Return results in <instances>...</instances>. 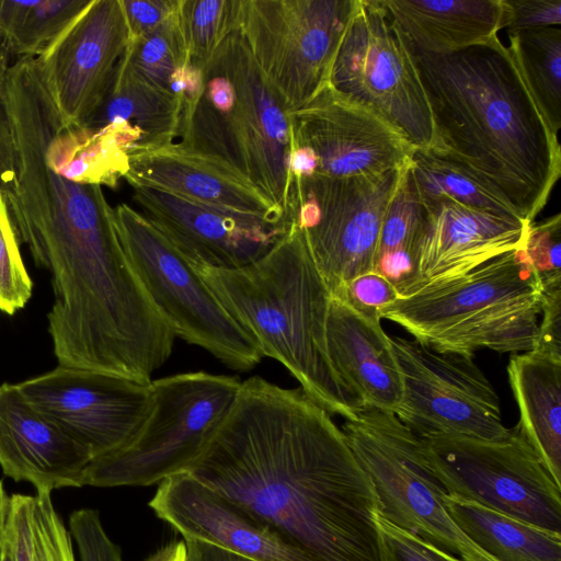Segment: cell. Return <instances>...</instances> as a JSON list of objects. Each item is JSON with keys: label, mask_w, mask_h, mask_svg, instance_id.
Wrapping results in <instances>:
<instances>
[{"label": "cell", "mask_w": 561, "mask_h": 561, "mask_svg": "<svg viewBox=\"0 0 561 561\" xmlns=\"http://www.w3.org/2000/svg\"><path fill=\"white\" fill-rule=\"evenodd\" d=\"M412 55L432 113L428 151L466 169L534 222L560 178L561 149L508 48L497 35L446 55Z\"/></svg>", "instance_id": "2"}, {"label": "cell", "mask_w": 561, "mask_h": 561, "mask_svg": "<svg viewBox=\"0 0 561 561\" xmlns=\"http://www.w3.org/2000/svg\"><path fill=\"white\" fill-rule=\"evenodd\" d=\"M71 538L54 507L50 494L32 495V561H76Z\"/></svg>", "instance_id": "35"}, {"label": "cell", "mask_w": 561, "mask_h": 561, "mask_svg": "<svg viewBox=\"0 0 561 561\" xmlns=\"http://www.w3.org/2000/svg\"><path fill=\"white\" fill-rule=\"evenodd\" d=\"M129 39L121 0H91L36 57L66 124H88L108 90Z\"/></svg>", "instance_id": "17"}, {"label": "cell", "mask_w": 561, "mask_h": 561, "mask_svg": "<svg viewBox=\"0 0 561 561\" xmlns=\"http://www.w3.org/2000/svg\"><path fill=\"white\" fill-rule=\"evenodd\" d=\"M178 138L179 148L228 171L293 218L288 112L239 30L203 68L198 96L182 106Z\"/></svg>", "instance_id": "4"}, {"label": "cell", "mask_w": 561, "mask_h": 561, "mask_svg": "<svg viewBox=\"0 0 561 561\" xmlns=\"http://www.w3.org/2000/svg\"><path fill=\"white\" fill-rule=\"evenodd\" d=\"M327 346L333 368L360 408L396 412L402 398V379L391 337L381 323L371 322L332 297Z\"/></svg>", "instance_id": "21"}, {"label": "cell", "mask_w": 561, "mask_h": 561, "mask_svg": "<svg viewBox=\"0 0 561 561\" xmlns=\"http://www.w3.org/2000/svg\"><path fill=\"white\" fill-rule=\"evenodd\" d=\"M124 179L130 186L156 187L233 211L293 219L243 181L174 142L130 152Z\"/></svg>", "instance_id": "22"}, {"label": "cell", "mask_w": 561, "mask_h": 561, "mask_svg": "<svg viewBox=\"0 0 561 561\" xmlns=\"http://www.w3.org/2000/svg\"><path fill=\"white\" fill-rule=\"evenodd\" d=\"M412 53L450 54L504 27L503 0H380Z\"/></svg>", "instance_id": "23"}, {"label": "cell", "mask_w": 561, "mask_h": 561, "mask_svg": "<svg viewBox=\"0 0 561 561\" xmlns=\"http://www.w3.org/2000/svg\"><path fill=\"white\" fill-rule=\"evenodd\" d=\"M407 167L377 176L293 180V219L332 297L374 270L383 215Z\"/></svg>", "instance_id": "12"}, {"label": "cell", "mask_w": 561, "mask_h": 561, "mask_svg": "<svg viewBox=\"0 0 561 561\" xmlns=\"http://www.w3.org/2000/svg\"><path fill=\"white\" fill-rule=\"evenodd\" d=\"M186 548L184 540L171 542L152 553L145 561H185Z\"/></svg>", "instance_id": "45"}, {"label": "cell", "mask_w": 561, "mask_h": 561, "mask_svg": "<svg viewBox=\"0 0 561 561\" xmlns=\"http://www.w3.org/2000/svg\"><path fill=\"white\" fill-rule=\"evenodd\" d=\"M410 164L385 211L373 270L386 277L400 297L417 289V249L426 217Z\"/></svg>", "instance_id": "28"}, {"label": "cell", "mask_w": 561, "mask_h": 561, "mask_svg": "<svg viewBox=\"0 0 561 561\" xmlns=\"http://www.w3.org/2000/svg\"><path fill=\"white\" fill-rule=\"evenodd\" d=\"M263 357L280 363L331 415L353 419L359 403L337 376L327 346L331 293L294 221L264 256L234 270L196 266Z\"/></svg>", "instance_id": "3"}, {"label": "cell", "mask_w": 561, "mask_h": 561, "mask_svg": "<svg viewBox=\"0 0 561 561\" xmlns=\"http://www.w3.org/2000/svg\"><path fill=\"white\" fill-rule=\"evenodd\" d=\"M20 244L4 195L0 191V311L9 316L25 307L33 290Z\"/></svg>", "instance_id": "34"}, {"label": "cell", "mask_w": 561, "mask_h": 561, "mask_svg": "<svg viewBox=\"0 0 561 561\" xmlns=\"http://www.w3.org/2000/svg\"><path fill=\"white\" fill-rule=\"evenodd\" d=\"M357 0H240L237 30L285 110L328 84Z\"/></svg>", "instance_id": "11"}, {"label": "cell", "mask_w": 561, "mask_h": 561, "mask_svg": "<svg viewBox=\"0 0 561 561\" xmlns=\"http://www.w3.org/2000/svg\"><path fill=\"white\" fill-rule=\"evenodd\" d=\"M240 0H180L179 22L190 64L203 70L220 42L237 30Z\"/></svg>", "instance_id": "32"}, {"label": "cell", "mask_w": 561, "mask_h": 561, "mask_svg": "<svg viewBox=\"0 0 561 561\" xmlns=\"http://www.w3.org/2000/svg\"><path fill=\"white\" fill-rule=\"evenodd\" d=\"M445 505L466 536L497 561H561L559 533L450 494Z\"/></svg>", "instance_id": "27"}, {"label": "cell", "mask_w": 561, "mask_h": 561, "mask_svg": "<svg viewBox=\"0 0 561 561\" xmlns=\"http://www.w3.org/2000/svg\"><path fill=\"white\" fill-rule=\"evenodd\" d=\"M91 0H0V45L7 54L39 56Z\"/></svg>", "instance_id": "30"}, {"label": "cell", "mask_w": 561, "mask_h": 561, "mask_svg": "<svg viewBox=\"0 0 561 561\" xmlns=\"http://www.w3.org/2000/svg\"><path fill=\"white\" fill-rule=\"evenodd\" d=\"M507 34L561 25V0H503Z\"/></svg>", "instance_id": "40"}, {"label": "cell", "mask_w": 561, "mask_h": 561, "mask_svg": "<svg viewBox=\"0 0 561 561\" xmlns=\"http://www.w3.org/2000/svg\"><path fill=\"white\" fill-rule=\"evenodd\" d=\"M342 431L374 485L380 516L462 561H497L449 516L448 492L430 467L420 437L393 412L363 407Z\"/></svg>", "instance_id": "7"}, {"label": "cell", "mask_w": 561, "mask_h": 561, "mask_svg": "<svg viewBox=\"0 0 561 561\" xmlns=\"http://www.w3.org/2000/svg\"><path fill=\"white\" fill-rule=\"evenodd\" d=\"M541 289L561 285V216L531 222L523 245Z\"/></svg>", "instance_id": "36"}, {"label": "cell", "mask_w": 561, "mask_h": 561, "mask_svg": "<svg viewBox=\"0 0 561 561\" xmlns=\"http://www.w3.org/2000/svg\"><path fill=\"white\" fill-rule=\"evenodd\" d=\"M410 171L424 206L448 199L499 216L520 218L470 172L435 152L414 151Z\"/></svg>", "instance_id": "31"}, {"label": "cell", "mask_w": 561, "mask_h": 561, "mask_svg": "<svg viewBox=\"0 0 561 561\" xmlns=\"http://www.w3.org/2000/svg\"><path fill=\"white\" fill-rule=\"evenodd\" d=\"M241 385L205 371L151 380L150 411L119 449L93 459L83 485L148 486L185 472L208 444Z\"/></svg>", "instance_id": "6"}, {"label": "cell", "mask_w": 561, "mask_h": 561, "mask_svg": "<svg viewBox=\"0 0 561 561\" xmlns=\"http://www.w3.org/2000/svg\"><path fill=\"white\" fill-rule=\"evenodd\" d=\"M125 56L139 76L171 93V78L178 69L190 64L179 16L150 34L129 39Z\"/></svg>", "instance_id": "33"}, {"label": "cell", "mask_w": 561, "mask_h": 561, "mask_svg": "<svg viewBox=\"0 0 561 561\" xmlns=\"http://www.w3.org/2000/svg\"><path fill=\"white\" fill-rule=\"evenodd\" d=\"M419 437L448 494L561 534V488L518 425L502 440L454 434Z\"/></svg>", "instance_id": "10"}, {"label": "cell", "mask_w": 561, "mask_h": 561, "mask_svg": "<svg viewBox=\"0 0 561 561\" xmlns=\"http://www.w3.org/2000/svg\"><path fill=\"white\" fill-rule=\"evenodd\" d=\"M130 39L175 21L180 0H121Z\"/></svg>", "instance_id": "41"}, {"label": "cell", "mask_w": 561, "mask_h": 561, "mask_svg": "<svg viewBox=\"0 0 561 561\" xmlns=\"http://www.w3.org/2000/svg\"><path fill=\"white\" fill-rule=\"evenodd\" d=\"M424 208L417 289L460 277L523 248L530 225L520 218L499 216L448 199Z\"/></svg>", "instance_id": "19"}, {"label": "cell", "mask_w": 561, "mask_h": 561, "mask_svg": "<svg viewBox=\"0 0 561 561\" xmlns=\"http://www.w3.org/2000/svg\"><path fill=\"white\" fill-rule=\"evenodd\" d=\"M380 561H462L377 516Z\"/></svg>", "instance_id": "37"}, {"label": "cell", "mask_w": 561, "mask_h": 561, "mask_svg": "<svg viewBox=\"0 0 561 561\" xmlns=\"http://www.w3.org/2000/svg\"><path fill=\"white\" fill-rule=\"evenodd\" d=\"M10 506V496H8L4 485L0 480V546L4 539L7 522Z\"/></svg>", "instance_id": "46"}, {"label": "cell", "mask_w": 561, "mask_h": 561, "mask_svg": "<svg viewBox=\"0 0 561 561\" xmlns=\"http://www.w3.org/2000/svg\"><path fill=\"white\" fill-rule=\"evenodd\" d=\"M510 54L550 130L561 128V27L510 33Z\"/></svg>", "instance_id": "29"}, {"label": "cell", "mask_w": 561, "mask_h": 561, "mask_svg": "<svg viewBox=\"0 0 561 561\" xmlns=\"http://www.w3.org/2000/svg\"><path fill=\"white\" fill-rule=\"evenodd\" d=\"M69 533L81 561H123L121 549L106 534L98 511H75L69 518Z\"/></svg>", "instance_id": "39"}, {"label": "cell", "mask_w": 561, "mask_h": 561, "mask_svg": "<svg viewBox=\"0 0 561 561\" xmlns=\"http://www.w3.org/2000/svg\"><path fill=\"white\" fill-rule=\"evenodd\" d=\"M540 318L534 350L561 359V285L541 289Z\"/></svg>", "instance_id": "42"}, {"label": "cell", "mask_w": 561, "mask_h": 561, "mask_svg": "<svg viewBox=\"0 0 561 561\" xmlns=\"http://www.w3.org/2000/svg\"><path fill=\"white\" fill-rule=\"evenodd\" d=\"M507 374L517 425L561 488V359L536 350L511 354Z\"/></svg>", "instance_id": "24"}, {"label": "cell", "mask_w": 561, "mask_h": 561, "mask_svg": "<svg viewBox=\"0 0 561 561\" xmlns=\"http://www.w3.org/2000/svg\"><path fill=\"white\" fill-rule=\"evenodd\" d=\"M399 297V293L386 277L371 271L346 283L337 299L371 322L380 323V311Z\"/></svg>", "instance_id": "38"}, {"label": "cell", "mask_w": 561, "mask_h": 561, "mask_svg": "<svg viewBox=\"0 0 561 561\" xmlns=\"http://www.w3.org/2000/svg\"><path fill=\"white\" fill-rule=\"evenodd\" d=\"M402 379L394 414L417 436L463 435L502 440L499 397L473 357L437 353L414 339L391 337Z\"/></svg>", "instance_id": "13"}, {"label": "cell", "mask_w": 561, "mask_h": 561, "mask_svg": "<svg viewBox=\"0 0 561 561\" xmlns=\"http://www.w3.org/2000/svg\"><path fill=\"white\" fill-rule=\"evenodd\" d=\"M288 118L291 146L310 153L313 174L377 176L412 161L413 148L392 127L328 84Z\"/></svg>", "instance_id": "15"}, {"label": "cell", "mask_w": 561, "mask_h": 561, "mask_svg": "<svg viewBox=\"0 0 561 561\" xmlns=\"http://www.w3.org/2000/svg\"><path fill=\"white\" fill-rule=\"evenodd\" d=\"M114 210L124 252L175 337L199 346L230 369L254 368L263 355L196 267L147 218L127 204Z\"/></svg>", "instance_id": "8"}, {"label": "cell", "mask_w": 561, "mask_h": 561, "mask_svg": "<svg viewBox=\"0 0 561 561\" xmlns=\"http://www.w3.org/2000/svg\"><path fill=\"white\" fill-rule=\"evenodd\" d=\"M540 316L541 287L523 248L421 287L380 311L431 350L469 357L480 350L533 351Z\"/></svg>", "instance_id": "5"}, {"label": "cell", "mask_w": 561, "mask_h": 561, "mask_svg": "<svg viewBox=\"0 0 561 561\" xmlns=\"http://www.w3.org/2000/svg\"><path fill=\"white\" fill-rule=\"evenodd\" d=\"M149 506L184 539L253 561H317L271 523L185 472L159 483Z\"/></svg>", "instance_id": "18"}, {"label": "cell", "mask_w": 561, "mask_h": 561, "mask_svg": "<svg viewBox=\"0 0 561 561\" xmlns=\"http://www.w3.org/2000/svg\"><path fill=\"white\" fill-rule=\"evenodd\" d=\"M185 561H253L218 546L196 540L184 539Z\"/></svg>", "instance_id": "44"}, {"label": "cell", "mask_w": 561, "mask_h": 561, "mask_svg": "<svg viewBox=\"0 0 561 561\" xmlns=\"http://www.w3.org/2000/svg\"><path fill=\"white\" fill-rule=\"evenodd\" d=\"M185 473L271 523L317 561H380L374 485L332 415L300 388L241 381Z\"/></svg>", "instance_id": "1"}, {"label": "cell", "mask_w": 561, "mask_h": 561, "mask_svg": "<svg viewBox=\"0 0 561 561\" xmlns=\"http://www.w3.org/2000/svg\"><path fill=\"white\" fill-rule=\"evenodd\" d=\"M0 561H15L13 545L7 530L4 539L0 546Z\"/></svg>", "instance_id": "47"}, {"label": "cell", "mask_w": 561, "mask_h": 561, "mask_svg": "<svg viewBox=\"0 0 561 561\" xmlns=\"http://www.w3.org/2000/svg\"><path fill=\"white\" fill-rule=\"evenodd\" d=\"M8 67L7 53L0 45V81L4 79Z\"/></svg>", "instance_id": "48"}, {"label": "cell", "mask_w": 561, "mask_h": 561, "mask_svg": "<svg viewBox=\"0 0 561 561\" xmlns=\"http://www.w3.org/2000/svg\"><path fill=\"white\" fill-rule=\"evenodd\" d=\"M90 454L39 414L16 385L0 386V467L14 481H26L36 494L83 486Z\"/></svg>", "instance_id": "20"}, {"label": "cell", "mask_w": 561, "mask_h": 561, "mask_svg": "<svg viewBox=\"0 0 561 561\" xmlns=\"http://www.w3.org/2000/svg\"><path fill=\"white\" fill-rule=\"evenodd\" d=\"M142 215L193 265L234 270L264 256L293 225L195 202L163 190L131 186Z\"/></svg>", "instance_id": "16"}, {"label": "cell", "mask_w": 561, "mask_h": 561, "mask_svg": "<svg viewBox=\"0 0 561 561\" xmlns=\"http://www.w3.org/2000/svg\"><path fill=\"white\" fill-rule=\"evenodd\" d=\"M16 387L39 414L82 446L92 460L124 446L152 403L151 381L60 365Z\"/></svg>", "instance_id": "14"}, {"label": "cell", "mask_w": 561, "mask_h": 561, "mask_svg": "<svg viewBox=\"0 0 561 561\" xmlns=\"http://www.w3.org/2000/svg\"><path fill=\"white\" fill-rule=\"evenodd\" d=\"M181 113L182 102L139 76L124 53L100 107L85 126L124 125L136 138L134 152L174 142Z\"/></svg>", "instance_id": "25"}, {"label": "cell", "mask_w": 561, "mask_h": 561, "mask_svg": "<svg viewBox=\"0 0 561 561\" xmlns=\"http://www.w3.org/2000/svg\"><path fill=\"white\" fill-rule=\"evenodd\" d=\"M14 138L3 80L0 81V191L4 194L14 179Z\"/></svg>", "instance_id": "43"}, {"label": "cell", "mask_w": 561, "mask_h": 561, "mask_svg": "<svg viewBox=\"0 0 561 561\" xmlns=\"http://www.w3.org/2000/svg\"><path fill=\"white\" fill-rule=\"evenodd\" d=\"M328 85L381 118L414 151L433 148L432 113L414 57L380 0H357Z\"/></svg>", "instance_id": "9"}, {"label": "cell", "mask_w": 561, "mask_h": 561, "mask_svg": "<svg viewBox=\"0 0 561 561\" xmlns=\"http://www.w3.org/2000/svg\"><path fill=\"white\" fill-rule=\"evenodd\" d=\"M135 148L134 135L121 124L92 128L61 119L45 154L48 165L72 182L115 188Z\"/></svg>", "instance_id": "26"}]
</instances>
